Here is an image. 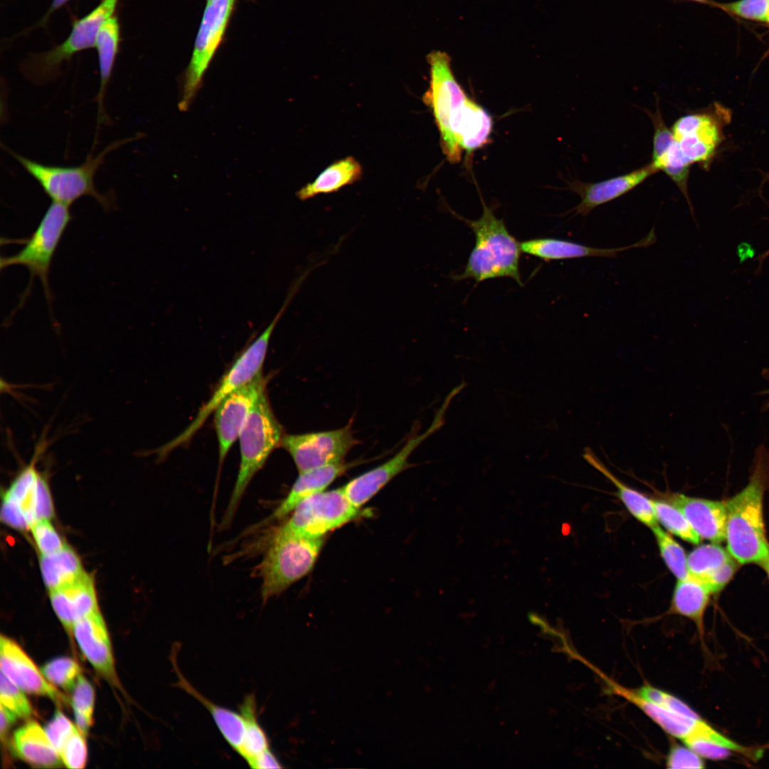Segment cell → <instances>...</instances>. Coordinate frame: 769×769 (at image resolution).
<instances>
[{
	"mask_svg": "<svg viewBox=\"0 0 769 769\" xmlns=\"http://www.w3.org/2000/svg\"><path fill=\"white\" fill-rule=\"evenodd\" d=\"M11 745L16 756L33 766L56 768L63 763L44 728L35 721L14 731Z\"/></svg>",
	"mask_w": 769,
	"mask_h": 769,
	"instance_id": "cb8c5ba5",
	"label": "cell"
},
{
	"mask_svg": "<svg viewBox=\"0 0 769 769\" xmlns=\"http://www.w3.org/2000/svg\"><path fill=\"white\" fill-rule=\"evenodd\" d=\"M359 463L360 461L342 462L299 473L298 477L292 486L287 496L269 516L258 523L257 525H255L253 530L276 520L283 518L291 513L303 500L325 491L337 478Z\"/></svg>",
	"mask_w": 769,
	"mask_h": 769,
	"instance_id": "ffe728a7",
	"label": "cell"
},
{
	"mask_svg": "<svg viewBox=\"0 0 769 769\" xmlns=\"http://www.w3.org/2000/svg\"><path fill=\"white\" fill-rule=\"evenodd\" d=\"M592 669L597 672L613 694L622 696L627 701L635 705L663 731L674 738L682 740L692 731L697 723L702 719L701 717L694 718L673 712L657 703L643 698L637 693L635 689L632 690L625 688L612 681L599 670L594 667H592Z\"/></svg>",
	"mask_w": 769,
	"mask_h": 769,
	"instance_id": "603a6c76",
	"label": "cell"
},
{
	"mask_svg": "<svg viewBox=\"0 0 769 769\" xmlns=\"http://www.w3.org/2000/svg\"><path fill=\"white\" fill-rule=\"evenodd\" d=\"M427 61L429 86L422 100L432 111L444 155L449 162L457 163L463 151L471 154L489 142L493 119L458 83L447 53L431 52Z\"/></svg>",
	"mask_w": 769,
	"mask_h": 769,
	"instance_id": "6da1fadb",
	"label": "cell"
},
{
	"mask_svg": "<svg viewBox=\"0 0 769 769\" xmlns=\"http://www.w3.org/2000/svg\"><path fill=\"white\" fill-rule=\"evenodd\" d=\"M0 736L1 741H4L11 726L18 717L2 705H0Z\"/></svg>",
	"mask_w": 769,
	"mask_h": 769,
	"instance_id": "c3c4849f",
	"label": "cell"
},
{
	"mask_svg": "<svg viewBox=\"0 0 769 769\" xmlns=\"http://www.w3.org/2000/svg\"><path fill=\"white\" fill-rule=\"evenodd\" d=\"M652 506L657 523L659 522L670 533L692 544L700 543L701 539L674 503L663 500H652Z\"/></svg>",
	"mask_w": 769,
	"mask_h": 769,
	"instance_id": "836d02e7",
	"label": "cell"
},
{
	"mask_svg": "<svg viewBox=\"0 0 769 769\" xmlns=\"http://www.w3.org/2000/svg\"><path fill=\"white\" fill-rule=\"evenodd\" d=\"M362 176L360 162L352 156L346 157L328 165L313 182L300 188L296 195L300 200H306L321 194L335 192L357 182Z\"/></svg>",
	"mask_w": 769,
	"mask_h": 769,
	"instance_id": "484cf974",
	"label": "cell"
},
{
	"mask_svg": "<svg viewBox=\"0 0 769 769\" xmlns=\"http://www.w3.org/2000/svg\"><path fill=\"white\" fill-rule=\"evenodd\" d=\"M671 502L683 512L701 539L713 543L725 540L727 512L725 502L674 495Z\"/></svg>",
	"mask_w": 769,
	"mask_h": 769,
	"instance_id": "7402d4cb",
	"label": "cell"
},
{
	"mask_svg": "<svg viewBox=\"0 0 769 769\" xmlns=\"http://www.w3.org/2000/svg\"><path fill=\"white\" fill-rule=\"evenodd\" d=\"M36 545L42 555H50L63 549L66 545L48 520H40L30 528Z\"/></svg>",
	"mask_w": 769,
	"mask_h": 769,
	"instance_id": "b9f144b4",
	"label": "cell"
},
{
	"mask_svg": "<svg viewBox=\"0 0 769 769\" xmlns=\"http://www.w3.org/2000/svg\"><path fill=\"white\" fill-rule=\"evenodd\" d=\"M71 219L69 206L52 202L35 231L24 240L23 249L14 255L1 257V270L21 265L30 272L29 282L21 295L18 308L23 305L29 295L36 277L41 280L48 305L51 308L53 296L48 274L53 255Z\"/></svg>",
	"mask_w": 769,
	"mask_h": 769,
	"instance_id": "ba28073f",
	"label": "cell"
},
{
	"mask_svg": "<svg viewBox=\"0 0 769 769\" xmlns=\"http://www.w3.org/2000/svg\"><path fill=\"white\" fill-rule=\"evenodd\" d=\"M70 703L75 725L85 736L93 723L95 691L90 682L80 674L71 691Z\"/></svg>",
	"mask_w": 769,
	"mask_h": 769,
	"instance_id": "e575fe53",
	"label": "cell"
},
{
	"mask_svg": "<svg viewBox=\"0 0 769 769\" xmlns=\"http://www.w3.org/2000/svg\"><path fill=\"white\" fill-rule=\"evenodd\" d=\"M40 567L44 583L51 591L85 574L76 553L66 545L56 553L41 555Z\"/></svg>",
	"mask_w": 769,
	"mask_h": 769,
	"instance_id": "4dcf8cb0",
	"label": "cell"
},
{
	"mask_svg": "<svg viewBox=\"0 0 769 769\" xmlns=\"http://www.w3.org/2000/svg\"><path fill=\"white\" fill-rule=\"evenodd\" d=\"M1 518L6 525L18 530H26L30 528L21 508L16 503L4 498Z\"/></svg>",
	"mask_w": 769,
	"mask_h": 769,
	"instance_id": "bcb514c9",
	"label": "cell"
},
{
	"mask_svg": "<svg viewBox=\"0 0 769 769\" xmlns=\"http://www.w3.org/2000/svg\"><path fill=\"white\" fill-rule=\"evenodd\" d=\"M652 530L660 555L668 569L677 580L688 577L690 574L687 566V555L681 545L658 525L652 528Z\"/></svg>",
	"mask_w": 769,
	"mask_h": 769,
	"instance_id": "d590c367",
	"label": "cell"
},
{
	"mask_svg": "<svg viewBox=\"0 0 769 769\" xmlns=\"http://www.w3.org/2000/svg\"><path fill=\"white\" fill-rule=\"evenodd\" d=\"M267 381L262 372L226 397L214 411V424L221 464L239 434L255 404L265 392Z\"/></svg>",
	"mask_w": 769,
	"mask_h": 769,
	"instance_id": "4fadbf2b",
	"label": "cell"
},
{
	"mask_svg": "<svg viewBox=\"0 0 769 769\" xmlns=\"http://www.w3.org/2000/svg\"><path fill=\"white\" fill-rule=\"evenodd\" d=\"M68 1H69V0H53V2L51 4V9H50L49 11L51 12V11H53L59 9L63 5H64Z\"/></svg>",
	"mask_w": 769,
	"mask_h": 769,
	"instance_id": "681fc988",
	"label": "cell"
},
{
	"mask_svg": "<svg viewBox=\"0 0 769 769\" xmlns=\"http://www.w3.org/2000/svg\"><path fill=\"white\" fill-rule=\"evenodd\" d=\"M245 719L246 731L242 745L237 753L248 763L269 748L268 737L260 726L256 716V703L253 695H247L240 706Z\"/></svg>",
	"mask_w": 769,
	"mask_h": 769,
	"instance_id": "d6a6232c",
	"label": "cell"
},
{
	"mask_svg": "<svg viewBox=\"0 0 769 769\" xmlns=\"http://www.w3.org/2000/svg\"><path fill=\"white\" fill-rule=\"evenodd\" d=\"M769 256V249H768V250H767V251H765V253H764L763 254V256H761V258H762L763 259V258H766V257H767V256Z\"/></svg>",
	"mask_w": 769,
	"mask_h": 769,
	"instance_id": "f5cc1de1",
	"label": "cell"
},
{
	"mask_svg": "<svg viewBox=\"0 0 769 769\" xmlns=\"http://www.w3.org/2000/svg\"><path fill=\"white\" fill-rule=\"evenodd\" d=\"M50 599L69 635L78 619L98 610L93 582L86 573L75 581L51 590Z\"/></svg>",
	"mask_w": 769,
	"mask_h": 769,
	"instance_id": "44dd1931",
	"label": "cell"
},
{
	"mask_svg": "<svg viewBox=\"0 0 769 769\" xmlns=\"http://www.w3.org/2000/svg\"><path fill=\"white\" fill-rule=\"evenodd\" d=\"M424 436L411 437L392 458L354 478L342 488L349 501L360 508L386 484L409 466L408 459Z\"/></svg>",
	"mask_w": 769,
	"mask_h": 769,
	"instance_id": "d6986e66",
	"label": "cell"
},
{
	"mask_svg": "<svg viewBox=\"0 0 769 769\" xmlns=\"http://www.w3.org/2000/svg\"><path fill=\"white\" fill-rule=\"evenodd\" d=\"M635 691L643 698L673 712L694 718L701 717L689 705L679 698L651 685H643L635 689Z\"/></svg>",
	"mask_w": 769,
	"mask_h": 769,
	"instance_id": "ab89813d",
	"label": "cell"
},
{
	"mask_svg": "<svg viewBox=\"0 0 769 769\" xmlns=\"http://www.w3.org/2000/svg\"><path fill=\"white\" fill-rule=\"evenodd\" d=\"M649 115L654 128L652 157V162H654L666 152L674 142L675 138L671 128L666 125L658 106L656 111L649 112Z\"/></svg>",
	"mask_w": 769,
	"mask_h": 769,
	"instance_id": "7bdbcfd3",
	"label": "cell"
},
{
	"mask_svg": "<svg viewBox=\"0 0 769 769\" xmlns=\"http://www.w3.org/2000/svg\"><path fill=\"white\" fill-rule=\"evenodd\" d=\"M298 291L297 287H291L282 307L266 329L235 360L231 367L222 377L209 399L200 408L193 421L176 438L157 450L159 457L164 456L175 448L189 441L226 397L252 381L262 372L261 370L272 333Z\"/></svg>",
	"mask_w": 769,
	"mask_h": 769,
	"instance_id": "52a82bcc",
	"label": "cell"
},
{
	"mask_svg": "<svg viewBox=\"0 0 769 769\" xmlns=\"http://www.w3.org/2000/svg\"><path fill=\"white\" fill-rule=\"evenodd\" d=\"M120 42L117 18L112 16L100 28L95 39L100 70V88L97 96L98 121L103 119V99L113 69Z\"/></svg>",
	"mask_w": 769,
	"mask_h": 769,
	"instance_id": "f1b7e54d",
	"label": "cell"
},
{
	"mask_svg": "<svg viewBox=\"0 0 769 769\" xmlns=\"http://www.w3.org/2000/svg\"><path fill=\"white\" fill-rule=\"evenodd\" d=\"M248 764L251 768L256 769L282 768L280 762L270 748L255 757Z\"/></svg>",
	"mask_w": 769,
	"mask_h": 769,
	"instance_id": "7dc6e473",
	"label": "cell"
},
{
	"mask_svg": "<svg viewBox=\"0 0 769 769\" xmlns=\"http://www.w3.org/2000/svg\"><path fill=\"white\" fill-rule=\"evenodd\" d=\"M76 728V725L73 724L60 710H56L52 718L43 728L58 753Z\"/></svg>",
	"mask_w": 769,
	"mask_h": 769,
	"instance_id": "ee69618b",
	"label": "cell"
},
{
	"mask_svg": "<svg viewBox=\"0 0 769 769\" xmlns=\"http://www.w3.org/2000/svg\"><path fill=\"white\" fill-rule=\"evenodd\" d=\"M85 737L77 727L63 745L58 754L66 767L71 769L85 767L87 760Z\"/></svg>",
	"mask_w": 769,
	"mask_h": 769,
	"instance_id": "60d3db41",
	"label": "cell"
},
{
	"mask_svg": "<svg viewBox=\"0 0 769 769\" xmlns=\"http://www.w3.org/2000/svg\"><path fill=\"white\" fill-rule=\"evenodd\" d=\"M235 0L208 3L194 42L189 64L184 77L179 108L187 110L198 92L202 77L222 41Z\"/></svg>",
	"mask_w": 769,
	"mask_h": 769,
	"instance_id": "8fae6325",
	"label": "cell"
},
{
	"mask_svg": "<svg viewBox=\"0 0 769 769\" xmlns=\"http://www.w3.org/2000/svg\"><path fill=\"white\" fill-rule=\"evenodd\" d=\"M283 428L271 409L264 392L250 413L239 436V470L220 530L228 528L253 477L263 466L271 452L281 446Z\"/></svg>",
	"mask_w": 769,
	"mask_h": 769,
	"instance_id": "277c9868",
	"label": "cell"
},
{
	"mask_svg": "<svg viewBox=\"0 0 769 769\" xmlns=\"http://www.w3.org/2000/svg\"><path fill=\"white\" fill-rule=\"evenodd\" d=\"M41 671L51 684L69 692L81 674L78 664L75 660L64 656L46 663Z\"/></svg>",
	"mask_w": 769,
	"mask_h": 769,
	"instance_id": "8d00e7d4",
	"label": "cell"
},
{
	"mask_svg": "<svg viewBox=\"0 0 769 769\" xmlns=\"http://www.w3.org/2000/svg\"><path fill=\"white\" fill-rule=\"evenodd\" d=\"M24 692L1 671V705L14 713L18 718H28L32 714L31 704Z\"/></svg>",
	"mask_w": 769,
	"mask_h": 769,
	"instance_id": "74e56055",
	"label": "cell"
},
{
	"mask_svg": "<svg viewBox=\"0 0 769 769\" xmlns=\"http://www.w3.org/2000/svg\"><path fill=\"white\" fill-rule=\"evenodd\" d=\"M73 634L83 655L96 671L111 684L118 686L109 633L99 610L75 622Z\"/></svg>",
	"mask_w": 769,
	"mask_h": 769,
	"instance_id": "9a60e30c",
	"label": "cell"
},
{
	"mask_svg": "<svg viewBox=\"0 0 769 769\" xmlns=\"http://www.w3.org/2000/svg\"><path fill=\"white\" fill-rule=\"evenodd\" d=\"M656 241L655 229L652 228L642 239L634 244L617 248H597L577 242L557 238H535L520 242L521 252L538 257L545 261L573 259L585 257L616 258L617 255L631 249L647 248Z\"/></svg>",
	"mask_w": 769,
	"mask_h": 769,
	"instance_id": "2e32d148",
	"label": "cell"
},
{
	"mask_svg": "<svg viewBox=\"0 0 769 769\" xmlns=\"http://www.w3.org/2000/svg\"><path fill=\"white\" fill-rule=\"evenodd\" d=\"M714 6L739 18L769 23V0H738L729 3L716 2Z\"/></svg>",
	"mask_w": 769,
	"mask_h": 769,
	"instance_id": "f35d334b",
	"label": "cell"
},
{
	"mask_svg": "<svg viewBox=\"0 0 769 769\" xmlns=\"http://www.w3.org/2000/svg\"><path fill=\"white\" fill-rule=\"evenodd\" d=\"M292 512L291 518L278 529L308 538H323L362 513L349 501L342 487L314 494L300 502Z\"/></svg>",
	"mask_w": 769,
	"mask_h": 769,
	"instance_id": "9c48e42d",
	"label": "cell"
},
{
	"mask_svg": "<svg viewBox=\"0 0 769 769\" xmlns=\"http://www.w3.org/2000/svg\"><path fill=\"white\" fill-rule=\"evenodd\" d=\"M766 572L769 578V555L759 563Z\"/></svg>",
	"mask_w": 769,
	"mask_h": 769,
	"instance_id": "f907efd6",
	"label": "cell"
},
{
	"mask_svg": "<svg viewBox=\"0 0 769 769\" xmlns=\"http://www.w3.org/2000/svg\"><path fill=\"white\" fill-rule=\"evenodd\" d=\"M733 557L718 543L701 545L687 555V566L690 575L704 582L710 580Z\"/></svg>",
	"mask_w": 769,
	"mask_h": 769,
	"instance_id": "1f68e13d",
	"label": "cell"
},
{
	"mask_svg": "<svg viewBox=\"0 0 769 769\" xmlns=\"http://www.w3.org/2000/svg\"><path fill=\"white\" fill-rule=\"evenodd\" d=\"M136 137L115 141L104 148L97 155L87 156L79 166L62 167L43 164L6 148L22 167L39 184L52 202L69 206L84 196L93 197L103 207L109 210L113 199L98 192L94 185V177L104 162L105 156Z\"/></svg>",
	"mask_w": 769,
	"mask_h": 769,
	"instance_id": "5b68a950",
	"label": "cell"
},
{
	"mask_svg": "<svg viewBox=\"0 0 769 769\" xmlns=\"http://www.w3.org/2000/svg\"><path fill=\"white\" fill-rule=\"evenodd\" d=\"M668 768H703V758L686 745L672 746L666 757Z\"/></svg>",
	"mask_w": 769,
	"mask_h": 769,
	"instance_id": "f6af8a7d",
	"label": "cell"
},
{
	"mask_svg": "<svg viewBox=\"0 0 769 769\" xmlns=\"http://www.w3.org/2000/svg\"><path fill=\"white\" fill-rule=\"evenodd\" d=\"M681 741L700 757L709 760H723L733 752L745 755L750 753L747 748L719 733L703 718Z\"/></svg>",
	"mask_w": 769,
	"mask_h": 769,
	"instance_id": "83f0119b",
	"label": "cell"
},
{
	"mask_svg": "<svg viewBox=\"0 0 769 769\" xmlns=\"http://www.w3.org/2000/svg\"><path fill=\"white\" fill-rule=\"evenodd\" d=\"M585 460L605 476L617 488V496L628 511L639 521L651 529L657 525L652 499L630 488L615 477L589 449L583 454Z\"/></svg>",
	"mask_w": 769,
	"mask_h": 769,
	"instance_id": "f546056e",
	"label": "cell"
},
{
	"mask_svg": "<svg viewBox=\"0 0 769 769\" xmlns=\"http://www.w3.org/2000/svg\"><path fill=\"white\" fill-rule=\"evenodd\" d=\"M177 646L172 648L171 661L177 676L175 686L187 692L200 702L211 713L219 731L227 743L238 753L244 741L246 723L243 715L219 706L200 694L185 679L177 665Z\"/></svg>",
	"mask_w": 769,
	"mask_h": 769,
	"instance_id": "d4e9b609",
	"label": "cell"
},
{
	"mask_svg": "<svg viewBox=\"0 0 769 769\" xmlns=\"http://www.w3.org/2000/svg\"><path fill=\"white\" fill-rule=\"evenodd\" d=\"M0 666L10 680L26 693L44 696L55 701L63 696L43 675L34 662L14 640L0 637Z\"/></svg>",
	"mask_w": 769,
	"mask_h": 769,
	"instance_id": "e0dca14e",
	"label": "cell"
},
{
	"mask_svg": "<svg viewBox=\"0 0 769 769\" xmlns=\"http://www.w3.org/2000/svg\"><path fill=\"white\" fill-rule=\"evenodd\" d=\"M216 1V0H207V3H210V2H212V1Z\"/></svg>",
	"mask_w": 769,
	"mask_h": 769,
	"instance_id": "db71d44e",
	"label": "cell"
},
{
	"mask_svg": "<svg viewBox=\"0 0 769 769\" xmlns=\"http://www.w3.org/2000/svg\"><path fill=\"white\" fill-rule=\"evenodd\" d=\"M658 170L650 162L629 173L603 181L585 183L571 182L569 189L580 197V202L570 211L573 216H586L596 207L613 201L644 182Z\"/></svg>",
	"mask_w": 769,
	"mask_h": 769,
	"instance_id": "ac0fdd59",
	"label": "cell"
},
{
	"mask_svg": "<svg viewBox=\"0 0 769 769\" xmlns=\"http://www.w3.org/2000/svg\"><path fill=\"white\" fill-rule=\"evenodd\" d=\"M352 421L345 427L329 431L286 434L282 446L291 456L299 473L344 462L349 451L359 444Z\"/></svg>",
	"mask_w": 769,
	"mask_h": 769,
	"instance_id": "7c38bea8",
	"label": "cell"
},
{
	"mask_svg": "<svg viewBox=\"0 0 769 769\" xmlns=\"http://www.w3.org/2000/svg\"><path fill=\"white\" fill-rule=\"evenodd\" d=\"M688 1H695V2L703 4L710 5V6H714L715 4H716V1H713L712 0H688Z\"/></svg>",
	"mask_w": 769,
	"mask_h": 769,
	"instance_id": "816d5d0a",
	"label": "cell"
},
{
	"mask_svg": "<svg viewBox=\"0 0 769 769\" xmlns=\"http://www.w3.org/2000/svg\"><path fill=\"white\" fill-rule=\"evenodd\" d=\"M763 468L757 461L747 485L725 502L727 550L741 564H759L769 555L763 519Z\"/></svg>",
	"mask_w": 769,
	"mask_h": 769,
	"instance_id": "3957f363",
	"label": "cell"
},
{
	"mask_svg": "<svg viewBox=\"0 0 769 769\" xmlns=\"http://www.w3.org/2000/svg\"><path fill=\"white\" fill-rule=\"evenodd\" d=\"M118 0H102L89 14L76 21L69 36L49 51L31 58L23 73L34 83L43 84L57 77L61 64L75 53L95 46L98 31L113 16Z\"/></svg>",
	"mask_w": 769,
	"mask_h": 769,
	"instance_id": "30bf717a",
	"label": "cell"
},
{
	"mask_svg": "<svg viewBox=\"0 0 769 769\" xmlns=\"http://www.w3.org/2000/svg\"><path fill=\"white\" fill-rule=\"evenodd\" d=\"M711 593L704 582L691 575L677 580L669 612L693 621L702 633L703 616Z\"/></svg>",
	"mask_w": 769,
	"mask_h": 769,
	"instance_id": "4316f807",
	"label": "cell"
},
{
	"mask_svg": "<svg viewBox=\"0 0 769 769\" xmlns=\"http://www.w3.org/2000/svg\"><path fill=\"white\" fill-rule=\"evenodd\" d=\"M324 538L300 537L278 529L258 565L263 603L286 590L313 567Z\"/></svg>",
	"mask_w": 769,
	"mask_h": 769,
	"instance_id": "8992f818",
	"label": "cell"
},
{
	"mask_svg": "<svg viewBox=\"0 0 769 769\" xmlns=\"http://www.w3.org/2000/svg\"><path fill=\"white\" fill-rule=\"evenodd\" d=\"M676 142L684 160L691 166H708L722 140L718 119L709 113L681 116L671 127Z\"/></svg>",
	"mask_w": 769,
	"mask_h": 769,
	"instance_id": "5bb4252c",
	"label": "cell"
},
{
	"mask_svg": "<svg viewBox=\"0 0 769 769\" xmlns=\"http://www.w3.org/2000/svg\"><path fill=\"white\" fill-rule=\"evenodd\" d=\"M483 213L476 220L466 219L454 213L472 230L475 244L464 271L452 276L455 281L474 279L479 283L495 278L509 277L520 286V242L508 231L481 199Z\"/></svg>",
	"mask_w": 769,
	"mask_h": 769,
	"instance_id": "7a4b0ae2",
	"label": "cell"
}]
</instances>
